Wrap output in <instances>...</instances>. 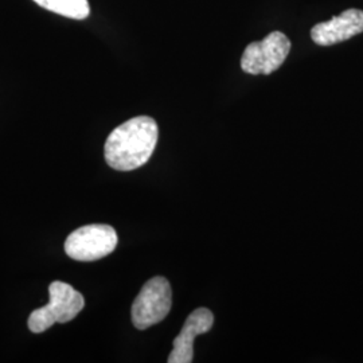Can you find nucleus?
Masks as SVG:
<instances>
[{
    "instance_id": "obj_7",
    "label": "nucleus",
    "mask_w": 363,
    "mask_h": 363,
    "mask_svg": "<svg viewBox=\"0 0 363 363\" xmlns=\"http://www.w3.org/2000/svg\"><path fill=\"white\" fill-rule=\"evenodd\" d=\"M214 325V315L208 308H198L187 318L179 335L174 340V349L169 355V363H190L194 359L195 337L206 334Z\"/></svg>"
},
{
    "instance_id": "obj_4",
    "label": "nucleus",
    "mask_w": 363,
    "mask_h": 363,
    "mask_svg": "<svg viewBox=\"0 0 363 363\" xmlns=\"http://www.w3.org/2000/svg\"><path fill=\"white\" fill-rule=\"evenodd\" d=\"M116 230L103 223L78 228L65 241L66 255L76 261H96L111 255L117 247Z\"/></svg>"
},
{
    "instance_id": "obj_1",
    "label": "nucleus",
    "mask_w": 363,
    "mask_h": 363,
    "mask_svg": "<svg viewBox=\"0 0 363 363\" xmlns=\"http://www.w3.org/2000/svg\"><path fill=\"white\" fill-rule=\"evenodd\" d=\"M159 130L152 117L138 116L112 130L105 142V160L117 171L144 166L154 154Z\"/></svg>"
},
{
    "instance_id": "obj_3",
    "label": "nucleus",
    "mask_w": 363,
    "mask_h": 363,
    "mask_svg": "<svg viewBox=\"0 0 363 363\" xmlns=\"http://www.w3.org/2000/svg\"><path fill=\"white\" fill-rule=\"evenodd\" d=\"M172 291L169 280L156 276L144 284L132 304V323L138 330H145L160 323L171 311Z\"/></svg>"
},
{
    "instance_id": "obj_2",
    "label": "nucleus",
    "mask_w": 363,
    "mask_h": 363,
    "mask_svg": "<svg viewBox=\"0 0 363 363\" xmlns=\"http://www.w3.org/2000/svg\"><path fill=\"white\" fill-rule=\"evenodd\" d=\"M50 301L45 307L37 308L28 316V330L40 334L55 323L73 320L85 306V298L74 288L62 281H52L49 286Z\"/></svg>"
},
{
    "instance_id": "obj_5",
    "label": "nucleus",
    "mask_w": 363,
    "mask_h": 363,
    "mask_svg": "<svg viewBox=\"0 0 363 363\" xmlns=\"http://www.w3.org/2000/svg\"><path fill=\"white\" fill-rule=\"evenodd\" d=\"M291 50L286 34L273 31L259 42L249 43L241 58V69L252 76L271 74L284 64Z\"/></svg>"
},
{
    "instance_id": "obj_8",
    "label": "nucleus",
    "mask_w": 363,
    "mask_h": 363,
    "mask_svg": "<svg viewBox=\"0 0 363 363\" xmlns=\"http://www.w3.org/2000/svg\"><path fill=\"white\" fill-rule=\"evenodd\" d=\"M38 6L70 19L82 21L91 13L88 0H34Z\"/></svg>"
},
{
    "instance_id": "obj_6",
    "label": "nucleus",
    "mask_w": 363,
    "mask_h": 363,
    "mask_svg": "<svg viewBox=\"0 0 363 363\" xmlns=\"http://www.w3.org/2000/svg\"><path fill=\"white\" fill-rule=\"evenodd\" d=\"M361 33H363V11L350 9L312 27L311 38L319 46H331Z\"/></svg>"
}]
</instances>
